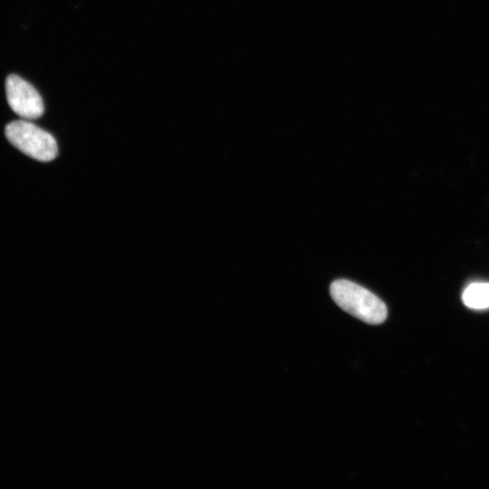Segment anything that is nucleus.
<instances>
[{"label":"nucleus","mask_w":489,"mask_h":489,"mask_svg":"<svg viewBox=\"0 0 489 489\" xmlns=\"http://www.w3.org/2000/svg\"><path fill=\"white\" fill-rule=\"evenodd\" d=\"M5 132L13 146L34 159L47 162L58 154L55 139L29 120L12 121L6 125Z\"/></svg>","instance_id":"f03ea898"},{"label":"nucleus","mask_w":489,"mask_h":489,"mask_svg":"<svg viewBox=\"0 0 489 489\" xmlns=\"http://www.w3.org/2000/svg\"><path fill=\"white\" fill-rule=\"evenodd\" d=\"M462 300L465 305L470 309L489 308V283L469 284L463 292Z\"/></svg>","instance_id":"20e7f679"},{"label":"nucleus","mask_w":489,"mask_h":489,"mask_svg":"<svg viewBox=\"0 0 489 489\" xmlns=\"http://www.w3.org/2000/svg\"><path fill=\"white\" fill-rule=\"evenodd\" d=\"M331 296L343 311L369 324L382 323L388 314L386 304L366 288L345 279L334 281Z\"/></svg>","instance_id":"f257e3e1"},{"label":"nucleus","mask_w":489,"mask_h":489,"mask_svg":"<svg viewBox=\"0 0 489 489\" xmlns=\"http://www.w3.org/2000/svg\"><path fill=\"white\" fill-rule=\"evenodd\" d=\"M6 99L10 108L24 120L41 117L44 105L36 89L20 76L11 74L5 81Z\"/></svg>","instance_id":"7ed1b4c3"}]
</instances>
